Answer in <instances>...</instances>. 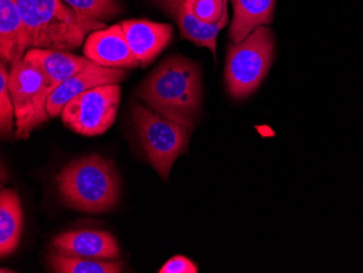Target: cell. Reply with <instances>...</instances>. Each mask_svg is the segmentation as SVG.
I'll list each match as a JSON object with an SVG mask.
<instances>
[{
    "mask_svg": "<svg viewBox=\"0 0 363 273\" xmlns=\"http://www.w3.org/2000/svg\"><path fill=\"white\" fill-rule=\"evenodd\" d=\"M173 19L179 26L182 38L191 40L196 46L206 47L211 50L214 60L217 62V38L220 30L225 28V23H206L183 7L175 12Z\"/></svg>",
    "mask_w": 363,
    "mask_h": 273,
    "instance_id": "2e32d148",
    "label": "cell"
},
{
    "mask_svg": "<svg viewBox=\"0 0 363 273\" xmlns=\"http://www.w3.org/2000/svg\"><path fill=\"white\" fill-rule=\"evenodd\" d=\"M274 57L272 30L262 26L242 42L228 47L225 77L228 93L235 99L252 95L268 74Z\"/></svg>",
    "mask_w": 363,
    "mask_h": 273,
    "instance_id": "277c9868",
    "label": "cell"
},
{
    "mask_svg": "<svg viewBox=\"0 0 363 273\" xmlns=\"http://www.w3.org/2000/svg\"><path fill=\"white\" fill-rule=\"evenodd\" d=\"M52 246L58 252L93 260H114L120 256L117 240L106 231L75 230L65 232L55 238Z\"/></svg>",
    "mask_w": 363,
    "mask_h": 273,
    "instance_id": "8fae6325",
    "label": "cell"
},
{
    "mask_svg": "<svg viewBox=\"0 0 363 273\" xmlns=\"http://www.w3.org/2000/svg\"><path fill=\"white\" fill-rule=\"evenodd\" d=\"M26 60L34 63L46 75L52 91L81 71L93 66V61L65 50L30 48L24 55Z\"/></svg>",
    "mask_w": 363,
    "mask_h": 273,
    "instance_id": "7c38bea8",
    "label": "cell"
},
{
    "mask_svg": "<svg viewBox=\"0 0 363 273\" xmlns=\"http://www.w3.org/2000/svg\"><path fill=\"white\" fill-rule=\"evenodd\" d=\"M28 50V34L16 0H0V56L12 66Z\"/></svg>",
    "mask_w": 363,
    "mask_h": 273,
    "instance_id": "4fadbf2b",
    "label": "cell"
},
{
    "mask_svg": "<svg viewBox=\"0 0 363 273\" xmlns=\"http://www.w3.org/2000/svg\"><path fill=\"white\" fill-rule=\"evenodd\" d=\"M75 12L93 21H109L123 11L119 0H63Z\"/></svg>",
    "mask_w": 363,
    "mask_h": 273,
    "instance_id": "ac0fdd59",
    "label": "cell"
},
{
    "mask_svg": "<svg viewBox=\"0 0 363 273\" xmlns=\"http://www.w3.org/2000/svg\"><path fill=\"white\" fill-rule=\"evenodd\" d=\"M160 273H197L198 267L187 257L177 255L161 267Z\"/></svg>",
    "mask_w": 363,
    "mask_h": 273,
    "instance_id": "44dd1931",
    "label": "cell"
},
{
    "mask_svg": "<svg viewBox=\"0 0 363 273\" xmlns=\"http://www.w3.org/2000/svg\"><path fill=\"white\" fill-rule=\"evenodd\" d=\"M232 4L234 17L230 38L233 44L242 42L256 28L272 22L275 0H232Z\"/></svg>",
    "mask_w": 363,
    "mask_h": 273,
    "instance_id": "5bb4252c",
    "label": "cell"
},
{
    "mask_svg": "<svg viewBox=\"0 0 363 273\" xmlns=\"http://www.w3.org/2000/svg\"><path fill=\"white\" fill-rule=\"evenodd\" d=\"M132 118L147 158L162 180H168L175 160L189 152L191 132L140 104H133Z\"/></svg>",
    "mask_w": 363,
    "mask_h": 273,
    "instance_id": "5b68a950",
    "label": "cell"
},
{
    "mask_svg": "<svg viewBox=\"0 0 363 273\" xmlns=\"http://www.w3.org/2000/svg\"><path fill=\"white\" fill-rule=\"evenodd\" d=\"M48 264L57 273H120L124 269L120 262L93 260L58 252L49 255Z\"/></svg>",
    "mask_w": 363,
    "mask_h": 273,
    "instance_id": "e0dca14e",
    "label": "cell"
},
{
    "mask_svg": "<svg viewBox=\"0 0 363 273\" xmlns=\"http://www.w3.org/2000/svg\"><path fill=\"white\" fill-rule=\"evenodd\" d=\"M85 57L107 68L130 69L140 66L128 46L121 24L94 30L83 48Z\"/></svg>",
    "mask_w": 363,
    "mask_h": 273,
    "instance_id": "ba28073f",
    "label": "cell"
},
{
    "mask_svg": "<svg viewBox=\"0 0 363 273\" xmlns=\"http://www.w3.org/2000/svg\"><path fill=\"white\" fill-rule=\"evenodd\" d=\"M128 77L126 71L119 68H107L94 63L85 70L75 74L59 85L52 95L49 96L46 104L49 118H57L61 116L63 108L79 94L94 87L105 84H113L124 81Z\"/></svg>",
    "mask_w": 363,
    "mask_h": 273,
    "instance_id": "9c48e42d",
    "label": "cell"
},
{
    "mask_svg": "<svg viewBox=\"0 0 363 273\" xmlns=\"http://www.w3.org/2000/svg\"><path fill=\"white\" fill-rule=\"evenodd\" d=\"M9 71L7 70V63L1 60L0 63V131L4 138H9L16 133V116L11 94L8 85Z\"/></svg>",
    "mask_w": 363,
    "mask_h": 273,
    "instance_id": "ffe728a7",
    "label": "cell"
},
{
    "mask_svg": "<svg viewBox=\"0 0 363 273\" xmlns=\"http://www.w3.org/2000/svg\"><path fill=\"white\" fill-rule=\"evenodd\" d=\"M28 34V50H71L84 44L104 22L82 17L63 0H16Z\"/></svg>",
    "mask_w": 363,
    "mask_h": 273,
    "instance_id": "7a4b0ae2",
    "label": "cell"
},
{
    "mask_svg": "<svg viewBox=\"0 0 363 273\" xmlns=\"http://www.w3.org/2000/svg\"><path fill=\"white\" fill-rule=\"evenodd\" d=\"M121 101L118 83L87 89L71 99L61 112V119L75 133L101 135L113 126Z\"/></svg>",
    "mask_w": 363,
    "mask_h": 273,
    "instance_id": "52a82bcc",
    "label": "cell"
},
{
    "mask_svg": "<svg viewBox=\"0 0 363 273\" xmlns=\"http://www.w3.org/2000/svg\"><path fill=\"white\" fill-rule=\"evenodd\" d=\"M120 24L130 50L142 67L150 65L173 38L171 24L140 19L126 20Z\"/></svg>",
    "mask_w": 363,
    "mask_h": 273,
    "instance_id": "30bf717a",
    "label": "cell"
},
{
    "mask_svg": "<svg viewBox=\"0 0 363 273\" xmlns=\"http://www.w3.org/2000/svg\"><path fill=\"white\" fill-rule=\"evenodd\" d=\"M23 229V211L19 195L6 189L0 194V256H9L19 245Z\"/></svg>",
    "mask_w": 363,
    "mask_h": 273,
    "instance_id": "9a60e30c",
    "label": "cell"
},
{
    "mask_svg": "<svg viewBox=\"0 0 363 273\" xmlns=\"http://www.w3.org/2000/svg\"><path fill=\"white\" fill-rule=\"evenodd\" d=\"M136 95L148 107L191 133L203 108L201 69L185 57H169L138 87Z\"/></svg>",
    "mask_w": 363,
    "mask_h": 273,
    "instance_id": "6da1fadb",
    "label": "cell"
},
{
    "mask_svg": "<svg viewBox=\"0 0 363 273\" xmlns=\"http://www.w3.org/2000/svg\"><path fill=\"white\" fill-rule=\"evenodd\" d=\"M10 67L8 85L16 116L14 138L28 140L33 130L48 122L46 104L52 93V85L43 71L26 59Z\"/></svg>",
    "mask_w": 363,
    "mask_h": 273,
    "instance_id": "8992f818",
    "label": "cell"
},
{
    "mask_svg": "<svg viewBox=\"0 0 363 273\" xmlns=\"http://www.w3.org/2000/svg\"><path fill=\"white\" fill-rule=\"evenodd\" d=\"M56 181L65 205L77 211L106 213L119 201L120 180L116 167L99 155L70 162L58 173Z\"/></svg>",
    "mask_w": 363,
    "mask_h": 273,
    "instance_id": "3957f363",
    "label": "cell"
},
{
    "mask_svg": "<svg viewBox=\"0 0 363 273\" xmlns=\"http://www.w3.org/2000/svg\"><path fill=\"white\" fill-rule=\"evenodd\" d=\"M182 7L206 23L228 24V0H185Z\"/></svg>",
    "mask_w": 363,
    "mask_h": 273,
    "instance_id": "d6986e66",
    "label": "cell"
},
{
    "mask_svg": "<svg viewBox=\"0 0 363 273\" xmlns=\"http://www.w3.org/2000/svg\"><path fill=\"white\" fill-rule=\"evenodd\" d=\"M164 11L168 12L171 17L183 6L185 0H155Z\"/></svg>",
    "mask_w": 363,
    "mask_h": 273,
    "instance_id": "7402d4cb",
    "label": "cell"
}]
</instances>
